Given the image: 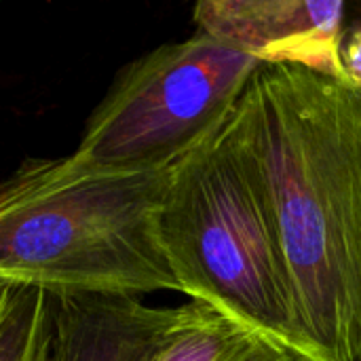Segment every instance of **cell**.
<instances>
[{
  "instance_id": "1",
  "label": "cell",
  "mask_w": 361,
  "mask_h": 361,
  "mask_svg": "<svg viewBox=\"0 0 361 361\" xmlns=\"http://www.w3.org/2000/svg\"><path fill=\"white\" fill-rule=\"evenodd\" d=\"M222 131L262 192L313 353L361 361V95L260 66Z\"/></svg>"
},
{
  "instance_id": "2",
  "label": "cell",
  "mask_w": 361,
  "mask_h": 361,
  "mask_svg": "<svg viewBox=\"0 0 361 361\" xmlns=\"http://www.w3.org/2000/svg\"><path fill=\"white\" fill-rule=\"evenodd\" d=\"M167 171H108L72 152L23 161L0 180V288L180 294L159 239Z\"/></svg>"
},
{
  "instance_id": "3",
  "label": "cell",
  "mask_w": 361,
  "mask_h": 361,
  "mask_svg": "<svg viewBox=\"0 0 361 361\" xmlns=\"http://www.w3.org/2000/svg\"><path fill=\"white\" fill-rule=\"evenodd\" d=\"M159 239L190 302L319 361L300 330L262 192L222 127L169 167Z\"/></svg>"
},
{
  "instance_id": "4",
  "label": "cell",
  "mask_w": 361,
  "mask_h": 361,
  "mask_svg": "<svg viewBox=\"0 0 361 361\" xmlns=\"http://www.w3.org/2000/svg\"><path fill=\"white\" fill-rule=\"evenodd\" d=\"M260 66L199 30L161 44L118 72L72 154L108 171H167L226 123Z\"/></svg>"
},
{
  "instance_id": "5",
  "label": "cell",
  "mask_w": 361,
  "mask_h": 361,
  "mask_svg": "<svg viewBox=\"0 0 361 361\" xmlns=\"http://www.w3.org/2000/svg\"><path fill=\"white\" fill-rule=\"evenodd\" d=\"M345 13L343 2L328 0H203L192 19L199 32L262 66H298L349 85L341 59Z\"/></svg>"
},
{
  "instance_id": "6",
  "label": "cell",
  "mask_w": 361,
  "mask_h": 361,
  "mask_svg": "<svg viewBox=\"0 0 361 361\" xmlns=\"http://www.w3.org/2000/svg\"><path fill=\"white\" fill-rule=\"evenodd\" d=\"M51 298L47 361H144L184 307H148L129 296Z\"/></svg>"
},
{
  "instance_id": "7",
  "label": "cell",
  "mask_w": 361,
  "mask_h": 361,
  "mask_svg": "<svg viewBox=\"0 0 361 361\" xmlns=\"http://www.w3.org/2000/svg\"><path fill=\"white\" fill-rule=\"evenodd\" d=\"M260 341L267 338L237 319L190 302L144 361H239Z\"/></svg>"
},
{
  "instance_id": "8",
  "label": "cell",
  "mask_w": 361,
  "mask_h": 361,
  "mask_svg": "<svg viewBox=\"0 0 361 361\" xmlns=\"http://www.w3.org/2000/svg\"><path fill=\"white\" fill-rule=\"evenodd\" d=\"M51 298L36 288H0V361H47Z\"/></svg>"
},
{
  "instance_id": "9",
  "label": "cell",
  "mask_w": 361,
  "mask_h": 361,
  "mask_svg": "<svg viewBox=\"0 0 361 361\" xmlns=\"http://www.w3.org/2000/svg\"><path fill=\"white\" fill-rule=\"evenodd\" d=\"M341 59H343V68H345L349 85L361 95V21L345 30Z\"/></svg>"
},
{
  "instance_id": "10",
  "label": "cell",
  "mask_w": 361,
  "mask_h": 361,
  "mask_svg": "<svg viewBox=\"0 0 361 361\" xmlns=\"http://www.w3.org/2000/svg\"><path fill=\"white\" fill-rule=\"evenodd\" d=\"M239 361H311L281 345H275L271 341H260L247 355H243Z\"/></svg>"
}]
</instances>
